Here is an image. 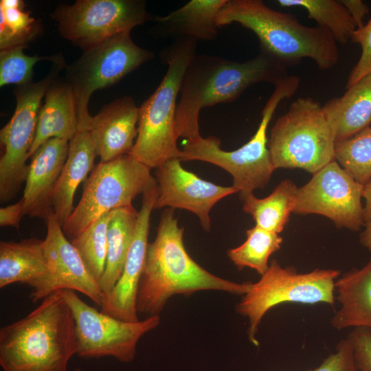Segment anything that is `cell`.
I'll return each mask as SVG.
<instances>
[{"label":"cell","mask_w":371,"mask_h":371,"mask_svg":"<svg viewBox=\"0 0 371 371\" xmlns=\"http://www.w3.org/2000/svg\"><path fill=\"white\" fill-rule=\"evenodd\" d=\"M174 209L161 213L154 240L148 244L139 280L137 309L148 317L159 315L174 295L189 296L200 291L214 290L243 295L251 282L238 283L209 272L188 254Z\"/></svg>","instance_id":"6da1fadb"},{"label":"cell","mask_w":371,"mask_h":371,"mask_svg":"<svg viewBox=\"0 0 371 371\" xmlns=\"http://www.w3.org/2000/svg\"><path fill=\"white\" fill-rule=\"evenodd\" d=\"M77 352L76 324L63 290L25 317L0 329L3 371H68Z\"/></svg>","instance_id":"7a4b0ae2"},{"label":"cell","mask_w":371,"mask_h":371,"mask_svg":"<svg viewBox=\"0 0 371 371\" xmlns=\"http://www.w3.org/2000/svg\"><path fill=\"white\" fill-rule=\"evenodd\" d=\"M286 76V66L262 52L244 62L196 55L187 68L180 89L176 111L179 137L193 139L201 136L199 117L203 108L232 102L256 83L276 85Z\"/></svg>","instance_id":"3957f363"},{"label":"cell","mask_w":371,"mask_h":371,"mask_svg":"<svg viewBox=\"0 0 371 371\" xmlns=\"http://www.w3.org/2000/svg\"><path fill=\"white\" fill-rule=\"evenodd\" d=\"M221 27L238 23L258 36L261 52L288 66L311 58L321 70L338 62L337 41L325 28L308 27L291 14L278 12L260 0H227L219 12Z\"/></svg>","instance_id":"277c9868"},{"label":"cell","mask_w":371,"mask_h":371,"mask_svg":"<svg viewBox=\"0 0 371 371\" xmlns=\"http://www.w3.org/2000/svg\"><path fill=\"white\" fill-rule=\"evenodd\" d=\"M196 42L180 38L170 46L165 52L164 77L139 107L137 136L129 155L150 169L181 157L177 143V99L187 68L196 55Z\"/></svg>","instance_id":"5b68a950"},{"label":"cell","mask_w":371,"mask_h":371,"mask_svg":"<svg viewBox=\"0 0 371 371\" xmlns=\"http://www.w3.org/2000/svg\"><path fill=\"white\" fill-rule=\"evenodd\" d=\"M300 78L286 76L275 85L274 90L262 111L259 126L253 137L236 150L226 151L221 140L214 137L186 139L182 161L198 160L216 165L229 172L233 186L239 194L254 192L264 188L276 170L268 148L267 131L272 117L282 100L291 98L297 91Z\"/></svg>","instance_id":"8992f818"},{"label":"cell","mask_w":371,"mask_h":371,"mask_svg":"<svg viewBox=\"0 0 371 371\" xmlns=\"http://www.w3.org/2000/svg\"><path fill=\"white\" fill-rule=\"evenodd\" d=\"M335 138L320 104L299 98L270 131L268 148L276 169L299 168L312 175L335 160Z\"/></svg>","instance_id":"52a82bcc"},{"label":"cell","mask_w":371,"mask_h":371,"mask_svg":"<svg viewBox=\"0 0 371 371\" xmlns=\"http://www.w3.org/2000/svg\"><path fill=\"white\" fill-rule=\"evenodd\" d=\"M339 271L315 269L308 273H298L293 267H282L275 259L267 272L236 306V312L249 320V340L258 346L256 335L265 315L272 308L284 303L315 304L326 303L333 308L335 304V282Z\"/></svg>","instance_id":"ba28073f"},{"label":"cell","mask_w":371,"mask_h":371,"mask_svg":"<svg viewBox=\"0 0 371 371\" xmlns=\"http://www.w3.org/2000/svg\"><path fill=\"white\" fill-rule=\"evenodd\" d=\"M151 169L131 155L100 161L83 186L82 197L63 230L72 240L104 214L131 206L133 200L157 186Z\"/></svg>","instance_id":"9c48e42d"},{"label":"cell","mask_w":371,"mask_h":371,"mask_svg":"<svg viewBox=\"0 0 371 371\" xmlns=\"http://www.w3.org/2000/svg\"><path fill=\"white\" fill-rule=\"evenodd\" d=\"M153 58V52L135 44L126 32L83 50L80 58L66 65L65 80L75 97L78 131L88 128L92 117L88 104L95 91L117 83Z\"/></svg>","instance_id":"30bf717a"},{"label":"cell","mask_w":371,"mask_h":371,"mask_svg":"<svg viewBox=\"0 0 371 371\" xmlns=\"http://www.w3.org/2000/svg\"><path fill=\"white\" fill-rule=\"evenodd\" d=\"M66 67L62 54L53 63L50 71L37 82L16 86V108L9 122L0 131L4 153L0 159V201L13 199L25 181L26 164L34 139L42 99L53 80Z\"/></svg>","instance_id":"8fae6325"},{"label":"cell","mask_w":371,"mask_h":371,"mask_svg":"<svg viewBox=\"0 0 371 371\" xmlns=\"http://www.w3.org/2000/svg\"><path fill=\"white\" fill-rule=\"evenodd\" d=\"M51 16L62 37L82 50L131 32L150 18L141 0H78L60 4Z\"/></svg>","instance_id":"7c38bea8"},{"label":"cell","mask_w":371,"mask_h":371,"mask_svg":"<svg viewBox=\"0 0 371 371\" xmlns=\"http://www.w3.org/2000/svg\"><path fill=\"white\" fill-rule=\"evenodd\" d=\"M75 320L76 355L85 359L111 357L123 363L135 357L137 344L147 333L157 328L159 315L137 322H126L89 306L74 291L63 290Z\"/></svg>","instance_id":"4fadbf2b"},{"label":"cell","mask_w":371,"mask_h":371,"mask_svg":"<svg viewBox=\"0 0 371 371\" xmlns=\"http://www.w3.org/2000/svg\"><path fill=\"white\" fill-rule=\"evenodd\" d=\"M363 191L335 159L297 188L293 213L319 214L339 228L357 231L365 226Z\"/></svg>","instance_id":"5bb4252c"},{"label":"cell","mask_w":371,"mask_h":371,"mask_svg":"<svg viewBox=\"0 0 371 371\" xmlns=\"http://www.w3.org/2000/svg\"><path fill=\"white\" fill-rule=\"evenodd\" d=\"M159 194L155 209H183L199 219L202 228L211 229L210 212L222 199L238 192L233 186H223L200 178L186 170L179 159H172L155 168Z\"/></svg>","instance_id":"9a60e30c"},{"label":"cell","mask_w":371,"mask_h":371,"mask_svg":"<svg viewBox=\"0 0 371 371\" xmlns=\"http://www.w3.org/2000/svg\"><path fill=\"white\" fill-rule=\"evenodd\" d=\"M159 194L157 186L144 193L142 203L122 273L111 291L105 296L101 311L113 317L137 322V297L148 250L150 215Z\"/></svg>","instance_id":"2e32d148"},{"label":"cell","mask_w":371,"mask_h":371,"mask_svg":"<svg viewBox=\"0 0 371 371\" xmlns=\"http://www.w3.org/2000/svg\"><path fill=\"white\" fill-rule=\"evenodd\" d=\"M45 221L47 234L43 247L51 272L49 295L58 290L79 291L101 306L105 295L76 248L65 235L53 210Z\"/></svg>","instance_id":"e0dca14e"},{"label":"cell","mask_w":371,"mask_h":371,"mask_svg":"<svg viewBox=\"0 0 371 371\" xmlns=\"http://www.w3.org/2000/svg\"><path fill=\"white\" fill-rule=\"evenodd\" d=\"M138 122L139 107L130 96L115 100L91 117L87 131L100 161L131 153L137 136Z\"/></svg>","instance_id":"ac0fdd59"},{"label":"cell","mask_w":371,"mask_h":371,"mask_svg":"<svg viewBox=\"0 0 371 371\" xmlns=\"http://www.w3.org/2000/svg\"><path fill=\"white\" fill-rule=\"evenodd\" d=\"M69 141L52 138L31 156L22 196L25 214L45 219L53 210L52 198L67 158Z\"/></svg>","instance_id":"d6986e66"},{"label":"cell","mask_w":371,"mask_h":371,"mask_svg":"<svg viewBox=\"0 0 371 371\" xmlns=\"http://www.w3.org/2000/svg\"><path fill=\"white\" fill-rule=\"evenodd\" d=\"M50 276L43 240L1 241V289L16 282L27 284L32 288L30 298L37 302L49 295Z\"/></svg>","instance_id":"ffe728a7"},{"label":"cell","mask_w":371,"mask_h":371,"mask_svg":"<svg viewBox=\"0 0 371 371\" xmlns=\"http://www.w3.org/2000/svg\"><path fill=\"white\" fill-rule=\"evenodd\" d=\"M44 98L29 158L47 140L58 138L70 141L78 131L75 97L71 85L65 80L56 78Z\"/></svg>","instance_id":"44dd1931"},{"label":"cell","mask_w":371,"mask_h":371,"mask_svg":"<svg viewBox=\"0 0 371 371\" xmlns=\"http://www.w3.org/2000/svg\"><path fill=\"white\" fill-rule=\"evenodd\" d=\"M96 157L95 147L89 131H78L69 141L67 158L52 198L53 211L62 227L74 210L76 191L93 170Z\"/></svg>","instance_id":"7402d4cb"},{"label":"cell","mask_w":371,"mask_h":371,"mask_svg":"<svg viewBox=\"0 0 371 371\" xmlns=\"http://www.w3.org/2000/svg\"><path fill=\"white\" fill-rule=\"evenodd\" d=\"M335 292L341 307L332 319V326L337 330L371 328V259L363 267L339 277Z\"/></svg>","instance_id":"603a6c76"},{"label":"cell","mask_w":371,"mask_h":371,"mask_svg":"<svg viewBox=\"0 0 371 371\" xmlns=\"http://www.w3.org/2000/svg\"><path fill=\"white\" fill-rule=\"evenodd\" d=\"M335 142L345 140L371 123V74L363 77L340 97L322 106Z\"/></svg>","instance_id":"cb8c5ba5"},{"label":"cell","mask_w":371,"mask_h":371,"mask_svg":"<svg viewBox=\"0 0 371 371\" xmlns=\"http://www.w3.org/2000/svg\"><path fill=\"white\" fill-rule=\"evenodd\" d=\"M227 0H192L155 21L166 34L177 39L211 41L217 36V19Z\"/></svg>","instance_id":"d4e9b609"},{"label":"cell","mask_w":371,"mask_h":371,"mask_svg":"<svg viewBox=\"0 0 371 371\" xmlns=\"http://www.w3.org/2000/svg\"><path fill=\"white\" fill-rule=\"evenodd\" d=\"M139 216L133 205L109 212L107 231V256L103 275L99 282L105 296L119 280L130 249Z\"/></svg>","instance_id":"484cf974"},{"label":"cell","mask_w":371,"mask_h":371,"mask_svg":"<svg viewBox=\"0 0 371 371\" xmlns=\"http://www.w3.org/2000/svg\"><path fill=\"white\" fill-rule=\"evenodd\" d=\"M297 188L291 179H284L262 199L256 197L254 192L240 194L243 209L252 216L256 226L280 234L293 213Z\"/></svg>","instance_id":"4316f807"},{"label":"cell","mask_w":371,"mask_h":371,"mask_svg":"<svg viewBox=\"0 0 371 371\" xmlns=\"http://www.w3.org/2000/svg\"><path fill=\"white\" fill-rule=\"evenodd\" d=\"M282 243L279 234L255 225L246 231L245 242L229 249L227 254L238 269L248 267L262 276L269 269V257L280 249Z\"/></svg>","instance_id":"83f0119b"},{"label":"cell","mask_w":371,"mask_h":371,"mask_svg":"<svg viewBox=\"0 0 371 371\" xmlns=\"http://www.w3.org/2000/svg\"><path fill=\"white\" fill-rule=\"evenodd\" d=\"M277 2L282 7H300L306 10L308 17L315 21L318 26L326 29L337 43H347L357 29L341 0H278Z\"/></svg>","instance_id":"f1b7e54d"},{"label":"cell","mask_w":371,"mask_h":371,"mask_svg":"<svg viewBox=\"0 0 371 371\" xmlns=\"http://www.w3.org/2000/svg\"><path fill=\"white\" fill-rule=\"evenodd\" d=\"M21 0L0 1V49L27 46L42 32L40 20L25 10Z\"/></svg>","instance_id":"f546056e"},{"label":"cell","mask_w":371,"mask_h":371,"mask_svg":"<svg viewBox=\"0 0 371 371\" xmlns=\"http://www.w3.org/2000/svg\"><path fill=\"white\" fill-rule=\"evenodd\" d=\"M335 159L356 181L364 186L371 180V127L335 143Z\"/></svg>","instance_id":"4dcf8cb0"},{"label":"cell","mask_w":371,"mask_h":371,"mask_svg":"<svg viewBox=\"0 0 371 371\" xmlns=\"http://www.w3.org/2000/svg\"><path fill=\"white\" fill-rule=\"evenodd\" d=\"M109 218V212L104 214L71 240L98 282L106 262Z\"/></svg>","instance_id":"1f68e13d"},{"label":"cell","mask_w":371,"mask_h":371,"mask_svg":"<svg viewBox=\"0 0 371 371\" xmlns=\"http://www.w3.org/2000/svg\"><path fill=\"white\" fill-rule=\"evenodd\" d=\"M26 47L18 46L0 52V87L14 84L21 86L32 81L33 68L40 60L54 63L60 54L50 56H28L23 52Z\"/></svg>","instance_id":"d6a6232c"},{"label":"cell","mask_w":371,"mask_h":371,"mask_svg":"<svg viewBox=\"0 0 371 371\" xmlns=\"http://www.w3.org/2000/svg\"><path fill=\"white\" fill-rule=\"evenodd\" d=\"M350 41L361 45V54L350 73L346 86V89L371 74V19L367 24L357 28L352 32Z\"/></svg>","instance_id":"836d02e7"},{"label":"cell","mask_w":371,"mask_h":371,"mask_svg":"<svg viewBox=\"0 0 371 371\" xmlns=\"http://www.w3.org/2000/svg\"><path fill=\"white\" fill-rule=\"evenodd\" d=\"M308 371H359L349 339H341L334 353L328 356L319 366Z\"/></svg>","instance_id":"e575fe53"},{"label":"cell","mask_w":371,"mask_h":371,"mask_svg":"<svg viewBox=\"0 0 371 371\" xmlns=\"http://www.w3.org/2000/svg\"><path fill=\"white\" fill-rule=\"evenodd\" d=\"M347 338L352 344L359 371H371V328H354Z\"/></svg>","instance_id":"d590c367"},{"label":"cell","mask_w":371,"mask_h":371,"mask_svg":"<svg viewBox=\"0 0 371 371\" xmlns=\"http://www.w3.org/2000/svg\"><path fill=\"white\" fill-rule=\"evenodd\" d=\"M25 214L24 201L21 198L18 202L1 207L0 225L1 227L10 226L18 229L23 215Z\"/></svg>","instance_id":"8d00e7d4"},{"label":"cell","mask_w":371,"mask_h":371,"mask_svg":"<svg viewBox=\"0 0 371 371\" xmlns=\"http://www.w3.org/2000/svg\"><path fill=\"white\" fill-rule=\"evenodd\" d=\"M341 2L350 13L357 25V28L363 26L364 25L363 19L369 12V8L367 4L361 0H341Z\"/></svg>","instance_id":"74e56055"},{"label":"cell","mask_w":371,"mask_h":371,"mask_svg":"<svg viewBox=\"0 0 371 371\" xmlns=\"http://www.w3.org/2000/svg\"><path fill=\"white\" fill-rule=\"evenodd\" d=\"M363 199L365 200L363 208L366 225L371 221V180L363 186Z\"/></svg>","instance_id":"f35d334b"},{"label":"cell","mask_w":371,"mask_h":371,"mask_svg":"<svg viewBox=\"0 0 371 371\" xmlns=\"http://www.w3.org/2000/svg\"><path fill=\"white\" fill-rule=\"evenodd\" d=\"M365 229L361 234V244L371 252V221L366 223Z\"/></svg>","instance_id":"ab89813d"},{"label":"cell","mask_w":371,"mask_h":371,"mask_svg":"<svg viewBox=\"0 0 371 371\" xmlns=\"http://www.w3.org/2000/svg\"><path fill=\"white\" fill-rule=\"evenodd\" d=\"M73 371H82V370L81 369H80V368H76Z\"/></svg>","instance_id":"60d3db41"}]
</instances>
